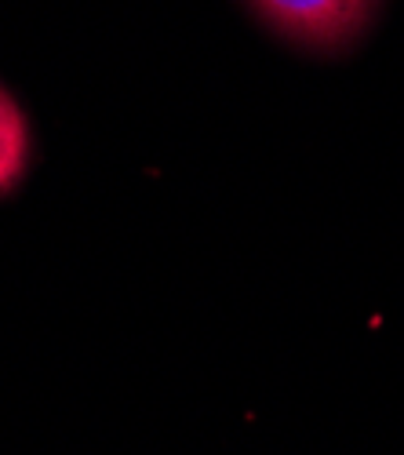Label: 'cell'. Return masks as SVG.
I'll use <instances>...</instances> for the list:
<instances>
[{
	"label": "cell",
	"instance_id": "6da1fadb",
	"mask_svg": "<svg viewBox=\"0 0 404 455\" xmlns=\"http://www.w3.org/2000/svg\"><path fill=\"white\" fill-rule=\"evenodd\" d=\"M277 33L310 48H336L368 22L372 0H251Z\"/></svg>",
	"mask_w": 404,
	"mask_h": 455
},
{
	"label": "cell",
	"instance_id": "7a4b0ae2",
	"mask_svg": "<svg viewBox=\"0 0 404 455\" xmlns=\"http://www.w3.org/2000/svg\"><path fill=\"white\" fill-rule=\"evenodd\" d=\"M29 161V128L19 102L0 88V194L19 182Z\"/></svg>",
	"mask_w": 404,
	"mask_h": 455
}]
</instances>
